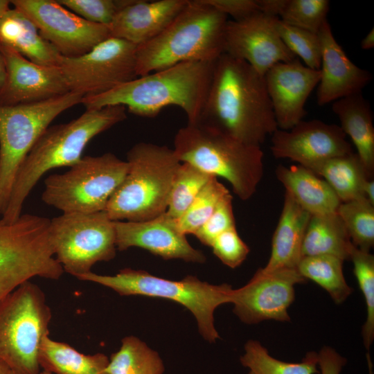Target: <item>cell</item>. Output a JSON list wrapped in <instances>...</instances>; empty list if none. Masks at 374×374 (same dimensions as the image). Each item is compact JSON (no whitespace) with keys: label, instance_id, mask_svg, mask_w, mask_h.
Listing matches in <instances>:
<instances>
[{"label":"cell","instance_id":"cell-41","mask_svg":"<svg viewBox=\"0 0 374 374\" xmlns=\"http://www.w3.org/2000/svg\"><path fill=\"white\" fill-rule=\"evenodd\" d=\"M213 254L226 266L234 269L247 258L250 249L240 237L236 227L220 234L212 242Z\"/></svg>","mask_w":374,"mask_h":374},{"label":"cell","instance_id":"cell-51","mask_svg":"<svg viewBox=\"0 0 374 374\" xmlns=\"http://www.w3.org/2000/svg\"><path fill=\"white\" fill-rule=\"evenodd\" d=\"M9 374H15L12 371H10Z\"/></svg>","mask_w":374,"mask_h":374},{"label":"cell","instance_id":"cell-27","mask_svg":"<svg viewBox=\"0 0 374 374\" xmlns=\"http://www.w3.org/2000/svg\"><path fill=\"white\" fill-rule=\"evenodd\" d=\"M346 228L336 213L311 215L303 241L301 255L311 256L329 255L344 260H350L353 247Z\"/></svg>","mask_w":374,"mask_h":374},{"label":"cell","instance_id":"cell-50","mask_svg":"<svg viewBox=\"0 0 374 374\" xmlns=\"http://www.w3.org/2000/svg\"><path fill=\"white\" fill-rule=\"evenodd\" d=\"M39 374H52V373L46 371L41 370Z\"/></svg>","mask_w":374,"mask_h":374},{"label":"cell","instance_id":"cell-8","mask_svg":"<svg viewBox=\"0 0 374 374\" xmlns=\"http://www.w3.org/2000/svg\"><path fill=\"white\" fill-rule=\"evenodd\" d=\"M51 318L44 292L30 280L0 301V361L13 373H39V348Z\"/></svg>","mask_w":374,"mask_h":374},{"label":"cell","instance_id":"cell-11","mask_svg":"<svg viewBox=\"0 0 374 374\" xmlns=\"http://www.w3.org/2000/svg\"><path fill=\"white\" fill-rule=\"evenodd\" d=\"M127 170V161L111 152L82 157L68 171L45 179L42 199L63 213L104 211Z\"/></svg>","mask_w":374,"mask_h":374},{"label":"cell","instance_id":"cell-49","mask_svg":"<svg viewBox=\"0 0 374 374\" xmlns=\"http://www.w3.org/2000/svg\"><path fill=\"white\" fill-rule=\"evenodd\" d=\"M10 369L0 361V374H9Z\"/></svg>","mask_w":374,"mask_h":374},{"label":"cell","instance_id":"cell-10","mask_svg":"<svg viewBox=\"0 0 374 374\" xmlns=\"http://www.w3.org/2000/svg\"><path fill=\"white\" fill-rule=\"evenodd\" d=\"M75 92L47 100L0 106V217L7 206L17 172L42 134L62 112L81 103Z\"/></svg>","mask_w":374,"mask_h":374},{"label":"cell","instance_id":"cell-47","mask_svg":"<svg viewBox=\"0 0 374 374\" xmlns=\"http://www.w3.org/2000/svg\"><path fill=\"white\" fill-rule=\"evenodd\" d=\"M6 80V66L2 53L0 51V93L3 90Z\"/></svg>","mask_w":374,"mask_h":374},{"label":"cell","instance_id":"cell-3","mask_svg":"<svg viewBox=\"0 0 374 374\" xmlns=\"http://www.w3.org/2000/svg\"><path fill=\"white\" fill-rule=\"evenodd\" d=\"M126 110L122 105L86 109L70 122L47 127L21 163L1 218L6 222L16 221L39 179L53 168H70L79 161L93 137L127 118Z\"/></svg>","mask_w":374,"mask_h":374},{"label":"cell","instance_id":"cell-14","mask_svg":"<svg viewBox=\"0 0 374 374\" xmlns=\"http://www.w3.org/2000/svg\"><path fill=\"white\" fill-rule=\"evenodd\" d=\"M13 8L33 22L62 56L82 55L110 37L107 26L89 22L55 0H12Z\"/></svg>","mask_w":374,"mask_h":374},{"label":"cell","instance_id":"cell-31","mask_svg":"<svg viewBox=\"0 0 374 374\" xmlns=\"http://www.w3.org/2000/svg\"><path fill=\"white\" fill-rule=\"evenodd\" d=\"M106 371L108 374H163L165 365L156 350L130 335L123 338L119 350L111 355Z\"/></svg>","mask_w":374,"mask_h":374},{"label":"cell","instance_id":"cell-1","mask_svg":"<svg viewBox=\"0 0 374 374\" xmlns=\"http://www.w3.org/2000/svg\"><path fill=\"white\" fill-rule=\"evenodd\" d=\"M197 123L260 147L278 129L264 75L247 62L222 53L215 62Z\"/></svg>","mask_w":374,"mask_h":374},{"label":"cell","instance_id":"cell-13","mask_svg":"<svg viewBox=\"0 0 374 374\" xmlns=\"http://www.w3.org/2000/svg\"><path fill=\"white\" fill-rule=\"evenodd\" d=\"M136 46L109 37L78 57H62L60 68L70 91L96 96L138 77Z\"/></svg>","mask_w":374,"mask_h":374},{"label":"cell","instance_id":"cell-23","mask_svg":"<svg viewBox=\"0 0 374 374\" xmlns=\"http://www.w3.org/2000/svg\"><path fill=\"white\" fill-rule=\"evenodd\" d=\"M311 215L302 208L285 192L283 206L271 240L269 258L264 272L283 268H296L301 258V251Z\"/></svg>","mask_w":374,"mask_h":374},{"label":"cell","instance_id":"cell-6","mask_svg":"<svg viewBox=\"0 0 374 374\" xmlns=\"http://www.w3.org/2000/svg\"><path fill=\"white\" fill-rule=\"evenodd\" d=\"M172 149L181 163L225 179L242 200L253 196L263 176L260 147L245 144L199 123H187L180 128Z\"/></svg>","mask_w":374,"mask_h":374},{"label":"cell","instance_id":"cell-32","mask_svg":"<svg viewBox=\"0 0 374 374\" xmlns=\"http://www.w3.org/2000/svg\"><path fill=\"white\" fill-rule=\"evenodd\" d=\"M247 374H315L319 373L318 353L310 351L299 362H287L271 356L256 340L250 339L244 346L240 357Z\"/></svg>","mask_w":374,"mask_h":374},{"label":"cell","instance_id":"cell-25","mask_svg":"<svg viewBox=\"0 0 374 374\" xmlns=\"http://www.w3.org/2000/svg\"><path fill=\"white\" fill-rule=\"evenodd\" d=\"M0 44L41 65L59 66L62 55L24 14L11 8L0 17Z\"/></svg>","mask_w":374,"mask_h":374},{"label":"cell","instance_id":"cell-35","mask_svg":"<svg viewBox=\"0 0 374 374\" xmlns=\"http://www.w3.org/2000/svg\"><path fill=\"white\" fill-rule=\"evenodd\" d=\"M350 260L365 301L366 317L362 335L364 347L368 350L374 339V256L353 246Z\"/></svg>","mask_w":374,"mask_h":374},{"label":"cell","instance_id":"cell-48","mask_svg":"<svg viewBox=\"0 0 374 374\" xmlns=\"http://www.w3.org/2000/svg\"><path fill=\"white\" fill-rule=\"evenodd\" d=\"M10 5V1L0 0V17L11 8Z\"/></svg>","mask_w":374,"mask_h":374},{"label":"cell","instance_id":"cell-45","mask_svg":"<svg viewBox=\"0 0 374 374\" xmlns=\"http://www.w3.org/2000/svg\"><path fill=\"white\" fill-rule=\"evenodd\" d=\"M364 197L372 204H374V181L373 179H368L364 186Z\"/></svg>","mask_w":374,"mask_h":374},{"label":"cell","instance_id":"cell-29","mask_svg":"<svg viewBox=\"0 0 374 374\" xmlns=\"http://www.w3.org/2000/svg\"><path fill=\"white\" fill-rule=\"evenodd\" d=\"M314 172L323 178L341 202L364 198V184L371 179L354 152L328 159Z\"/></svg>","mask_w":374,"mask_h":374},{"label":"cell","instance_id":"cell-9","mask_svg":"<svg viewBox=\"0 0 374 374\" xmlns=\"http://www.w3.org/2000/svg\"><path fill=\"white\" fill-rule=\"evenodd\" d=\"M55 257L50 220L21 214L13 222L0 218V301L38 276L59 279L64 273Z\"/></svg>","mask_w":374,"mask_h":374},{"label":"cell","instance_id":"cell-24","mask_svg":"<svg viewBox=\"0 0 374 374\" xmlns=\"http://www.w3.org/2000/svg\"><path fill=\"white\" fill-rule=\"evenodd\" d=\"M276 175L285 192L311 215L336 213L341 203L323 179L300 165H279Z\"/></svg>","mask_w":374,"mask_h":374},{"label":"cell","instance_id":"cell-4","mask_svg":"<svg viewBox=\"0 0 374 374\" xmlns=\"http://www.w3.org/2000/svg\"><path fill=\"white\" fill-rule=\"evenodd\" d=\"M227 16L203 0H188L156 37L136 46L138 77L186 62H215L224 53Z\"/></svg>","mask_w":374,"mask_h":374},{"label":"cell","instance_id":"cell-18","mask_svg":"<svg viewBox=\"0 0 374 374\" xmlns=\"http://www.w3.org/2000/svg\"><path fill=\"white\" fill-rule=\"evenodd\" d=\"M117 250L139 247L165 260L179 259L204 263V253L192 247L181 232L177 220L166 213L141 222L114 221Z\"/></svg>","mask_w":374,"mask_h":374},{"label":"cell","instance_id":"cell-19","mask_svg":"<svg viewBox=\"0 0 374 374\" xmlns=\"http://www.w3.org/2000/svg\"><path fill=\"white\" fill-rule=\"evenodd\" d=\"M0 51L6 66L0 106L35 103L70 92L60 66L36 64L1 44Z\"/></svg>","mask_w":374,"mask_h":374},{"label":"cell","instance_id":"cell-17","mask_svg":"<svg viewBox=\"0 0 374 374\" xmlns=\"http://www.w3.org/2000/svg\"><path fill=\"white\" fill-rule=\"evenodd\" d=\"M277 19L260 12L242 20H228L224 53L247 62L262 75L277 63L295 60L276 29Z\"/></svg>","mask_w":374,"mask_h":374},{"label":"cell","instance_id":"cell-2","mask_svg":"<svg viewBox=\"0 0 374 374\" xmlns=\"http://www.w3.org/2000/svg\"><path fill=\"white\" fill-rule=\"evenodd\" d=\"M215 62H186L124 82L105 93L82 98L86 109L122 105L131 114L152 118L168 106L181 109L188 123L199 121Z\"/></svg>","mask_w":374,"mask_h":374},{"label":"cell","instance_id":"cell-34","mask_svg":"<svg viewBox=\"0 0 374 374\" xmlns=\"http://www.w3.org/2000/svg\"><path fill=\"white\" fill-rule=\"evenodd\" d=\"M213 177L191 164L181 163L172 182L166 213L179 219Z\"/></svg>","mask_w":374,"mask_h":374},{"label":"cell","instance_id":"cell-20","mask_svg":"<svg viewBox=\"0 0 374 374\" xmlns=\"http://www.w3.org/2000/svg\"><path fill=\"white\" fill-rule=\"evenodd\" d=\"M264 78L278 129H292L307 114L305 105L319 84V70L310 69L296 58L276 64Z\"/></svg>","mask_w":374,"mask_h":374},{"label":"cell","instance_id":"cell-33","mask_svg":"<svg viewBox=\"0 0 374 374\" xmlns=\"http://www.w3.org/2000/svg\"><path fill=\"white\" fill-rule=\"evenodd\" d=\"M337 213L342 220L353 245L370 252L374 245V204L364 197L341 202Z\"/></svg>","mask_w":374,"mask_h":374},{"label":"cell","instance_id":"cell-37","mask_svg":"<svg viewBox=\"0 0 374 374\" xmlns=\"http://www.w3.org/2000/svg\"><path fill=\"white\" fill-rule=\"evenodd\" d=\"M275 26L281 40L291 53L301 58L306 66L319 70L321 48L317 34L287 24L279 19H276Z\"/></svg>","mask_w":374,"mask_h":374},{"label":"cell","instance_id":"cell-39","mask_svg":"<svg viewBox=\"0 0 374 374\" xmlns=\"http://www.w3.org/2000/svg\"><path fill=\"white\" fill-rule=\"evenodd\" d=\"M62 6L97 24L109 26L116 14L129 0H57Z\"/></svg>","mask_w":374,"mask_h":374},{"label":"cell","instance_id":"cell-26","mask_svg":"<svg viewBox=\"0 0 374 374\" xmlns=\"http://www.w3.org/2000/svg\"><path fill=\"white\" fill-rule=\"evenodd\" d=\"M340 127L357 149L370 178L374 173V127L370 104L362 93L340 98L332 105Z\"/></svg>","mask_w":374,"mask_h":374},{"label":"cell","instance_id":"cell-15","mask_svg":"<svg viewBox=\"0 0 374 374\" xmlns=\"http://www.w3.org/2000/svg\"><path fill=\"white\" fill-rule=\"evenodd\" d=\"M306 281L296 268L270 272L260 268L244 286L233 289V312L249 325L269 320L290 321L288 309L295 299V286Z\"/></svg>","mask_w":374,"mask_h":374},{"label":"cell","instance_id":"cell-12","mask_svg":"<svg viewBox=\"0 0 374 374\" xmlns=\"http://www.w3.org/2000/svg\"><path fill=\"white\" fill-rule=\"evenodd\" d=\"M50 233L57 261L77 278L116 256L114 223L105 211L63 213L50 220Z\"/></svg>","mask_w":374,"mask_h":374},{"label":"cell","instance_id":"cell-22","mask_svg":"<svg viewBox=\"0 0 374 374\" xmlns=\"http://www.w3.org/2000/svg\"><path fill=\"white\" fill-rule=\"evenodd\" d=\"M188 0H129L108 26L110 37L136 46L159 35Z\"/></svg>","mask_w":374,"mask_h":374},{"label":"cell","instance_id":"cell-38","mask_svg":"<svg viewBox=\"0 0 374 374\" xmlns=\"http://www.w3.org/2000/svg\"><path fill=\"white\" fill-rule=\"evenodd\" d=\"M328 0H287L279 19L283 22L317 34L327 20Z\"/></svg>","mask_w":374,"mask_h":374},{"label":"cell","instance_id":"cell-7","mask_svg":"<svg viewBox=\"0 0 374 374\" xmlns=\"http://www.w3.org/2000/svg\"><path fill=\"white\" fill-rule=\"evenodd\" d=\"M78 279L100 284L121 296L141 295L177 302L193 314L199 334L209 343L220 339L215 326L214 312L220 305L231 303L233 291L227 283L213 285L194 276L173 280L132 268L123 269L114 275L91 271Z\"/></svg>","mask_w":374,"mask_h":374},{"label":"cell","instance_id":"cell-5","mask_svg":"<svg viewBox=\"0 0 374 374\" xmlns=\"http://www.w3.org/2000/svg\"><path fill=\"white\" fill-rule=\"evenodd\" d=\"M128 170L105 212L113 221L141 222L166 212L172 182L181 163L173 149L139 142L127 154Z\"/></svg>","mask_w":374,"mask_h":374},{"label":"cell","instance_id":"cell-21","mask_svg":"<svg viewBox=\"0 0 374 374\" xmlns=\"http://www.w3.org/2000/svg\"><path fill=\"white\" fill-rule=\"evenodd\" d=\"M321 57L317 102L323 106L340 98L361 93L371 81V73L355 64L335 39L326 20L319 32Z\"/></svg>","mask_w":374,"mask_h":374},{"label":"cell","instance_id":"cell-46","mask_svg":"<svg viewBox=\"0 0 374 374\" xmlns=\"http://www.w3.org/2000/svg\"><path fill=\"white\" fill-rule=\"evenodd\" d=\"M361 48L364 50H370L374 48V29L373 28L362 39Z\"/></svg>","mask_w":374,"mask_h":374},{"label":"cell","instance_id":"cell-28","mask_svg":"<svg viewBox=\"0 0 374 374\" xmlns=\"http://www.w3.org/2000/svg\"><path fill=\"white\" fill-rule=\"evenodd\" d=\"M38 360L41 370L52 374H108L109 358L101 353L83 354L47 335L42 339Z\"/></svg>","mask_w":374,"mask_h":374},{"label":"cell","instance_id":"cell-36","mask_svg":"<svg viewBox=\"0 0 374 374\" xmlns=\"http://www.w3.org/2000/svg\"><path fill=\"white\" fill-rule=\"evenodd\" d=\"M229 193L217 177H213L177 220L181 232L186 235L194 234L209 218L220 199Z\"/></svg>","mask_w":374,"mask_h":374},{"label":"cell","instance_id":"cell-16","mask_svg":"<svg viewBox=\"0 0 374 374\" xmlns=\"http://www.w3.org/2000/svg\"><path fill=\"white\" fill-rule=\"evenodd\" d=\"M270 147L276 159H287L314 172L326 161L353 152L339 125L302 120L292 129H277Z\"/></svg>","mask_w":374,"mask_h":374},{"label":"cell","instance_id":"cell-30","mask_svg":"<svg viewBox=\"0 0 374 374\" xmlns=\"http://www.w3.org/2000/svg\"><path fill=\"white\" fill-rule=\"evenodd\" d=\"M344 260L329 255L302 257L296 269L307 280L324 289L336 304L344 303L352 293L343 271Z\"/></svg>","mask_w":374,"mask_h":374},{"label":"cell","instance_id":"cell-43","mask_svg":"<svg viewBox=\"0 0 374 374\" xmlns=\"http://www.w3.org/2000/svg\"><path fill=\"white\" fill-rule=\"evenodd\" d=\"M318 353V368L320 374H340L346 359L334 348L323 347Z\"/></svg>","mask_w":374,"mask_h":374},{"label":"cell","instance_id":"cell-44","mask_svg":"<svg viewBox=\"0 0 374 374\" xmlns=\"http://www.w3.org/2000/svg\"><path fill=\"white\" fill-rule=\"evenodd\" d=\"M257 3L260 12L279 19L287 0H257Z\"/></svg>","mask_w":374,"mask_h":374},{"label":"cell","instance_id":"cell-40","mask_svg":"<svg viewBox=\"0 0 374 374\" xmlns=\"http://www.w3.org/2000/svg\"><path fill=\"white\" fill-rule=\"evenodd\" d=\"M235 226L233 197L229 193L220 199L209 218L193 235L202 244L211 247L216 237Z\"/></svg>","mask_w":374,"mask_h":374},{"label":"cell","instance_id":"cell-42","mask_svg":"<svg viewBox=\"0 0 374 374\" xmlns=\"http://www.w3.org/2000/svg\"><path fill=\"white\" fill-rule=\"evenodd\" d=\"M203 1L224 14L233 17L234 21L248 18L260 9L257 0H203Z\"/></svg>","mask_w":374,"mask_h":374}]
</instances>
